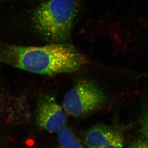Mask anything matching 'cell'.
I'll use <instances>...</instances> for the list:
<instances>
[{"label":"cell","instance_id":"1","mask_svg":"<svg viewBox=\"0 0 148 148\" xmlns=\"http://www.w3.org/2000/svg\"><path fill=\"white\" fill-rule=\"evenodd\" d=\"M4 62L31 73L51 76L78 71L88 61L73 47L57 43L41 47H12L6 51Z\"/></svg>","mask_w":148,"mask_h":148},{"label":"cell","instance_id":"2","mask_svg":"<svg viewBox=\"0 0 148 148\" xmlns=\"http://www.w3.org/2000/svg\"><path fill=\"white\" fill-rule=\"evenodd\" d=\"M76 8L75 0H49L35 12L33 24L50 41L63 42L71 34Z\"/></svg>","mask_w":148,"mask_h":148},{"label":"cell","instance_id":"3","mask_svg":"<svg viewBox=\"0 0 148 148\" xmlns=\"http://www.w3.org/2000/svg\"><path fill=\"white\" fill-rule=\"evenodd\" d=\"M108 97L105 90L91 80H78L67 92L63 101L66 113L72 116H86L103 107Z\"/></svg>","mask_w":148,"mask_h":148},{"label":"cell","instance_id":"4","mask_svg":"<svg viewBox=\"0 0 148 148\" xmlns=\"http://www.w3.org/2000/svg\"><path fill=\"white\" fill-rule=\"evenodd\" d=\"M36 121L40 127L53 133L58 132L66 126L67 118L55 98L45 95L38 103Z\"/></svg>","mask_w":148,"mask_h":148},{"label":"cell","instance_id":"5","mask_svg":"<svg viewBox=\"0 0 148 148\" xmlns=\"http://www.w3.org/2000/svg\"><path fill=\"white\" fill-rule=\"evenodd\" d=\"M123 138V133L118 127L99 124L88 130L84 134L82 141L87 148H101L112 142Z\"/></svg>","mask_w":148,"mask_h":148},{"label":"cell","instance_id":"6","mask_svg":"<svg viewBox=\"0 0 148 148\" xmlns=\"http://www.w3.org/2000/svg\"><path fill=\"white\" fill-rule=\"evenodd\" d=\"M55 148H87L71 128L64 127L57 132Z\"/></svg>","mask_w":148,"mask_h":148},{"label":"cell","instance_id":"7","mask_svg":"<svg viewBox=\"0 0 148 148\" xmlns=\"http://www.w3.org/2000/svg\"><path fill=\"white\" fill-rule=\"evenodd\" d=\"M139 122L140 123L139 131L141 138L148 142V120L140 119Z\"/></svg>","mask_w":148,"mask_h":148},{"label":"cell","instance_id":"8","mask_svg":"<svg viewBox=\"0 0 148 148\" xmlns=\"http://www.w3.org/2000/svg\"><path fill=\"white\" fill-rule=\"evenodd\" d=\"M127 148H148V142L141 138H136L129 143Z\"/></svg>","mask_w":148,"mask_h":148},{"label":"cell","instance_id":"9","mask_svg":"<svg viewBox=\"0 0 148 148\" xmlns=\"http://www.w3.org/2000/svg\"><path fill=\"white\" fill-rule=\"evenodd\" d=\"M140 119L148 120V102L145 103L142 107Z\"/></svg>","mask_w":148,"mask_h":148}]
</instances>
